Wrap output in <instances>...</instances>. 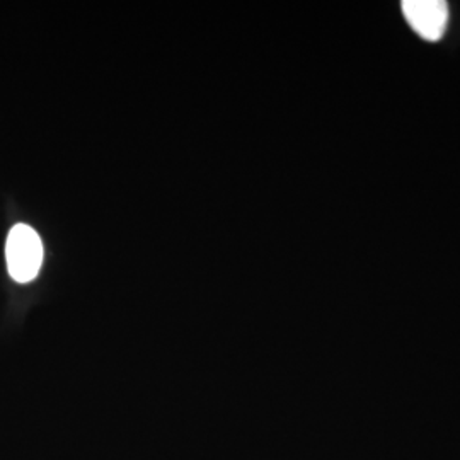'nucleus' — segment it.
Returning a JSON list of instances; mask_svg holds the SVG:
<instances>
[{
	"label": "nucleus",
	"instance_id": "obj_1",
	"mask_svg": "<svg viewBox=\"0 0 460 460\" xmlns=\"http://www.w3.org/2000/svg\"><path fill=\"white\" fill-rule=\"evenodd\" d=\"M5 260L11 277L19 283L36 279L43 263V244L38 232L26 224L14 226L7 235Z\"/></svg>",
	"mask_w": 460,
	"mask_h": 460
},
{
	"label": "nucleus",
	"instance_id": "obj_2",
	"mask_svg": "<svg viewBox=\"0 0 460 460\" xmlns=\"http://www.w3.org/2000/svg\"><path fill=\"white\" fill-rule=\"evenodd\" d=\"M402 14L412 31L427 41H438L448 21V5L442 0H406Z\"/></svg>",
	"mask_w": 460,
	"mask_h": 460
}]
</instances>
